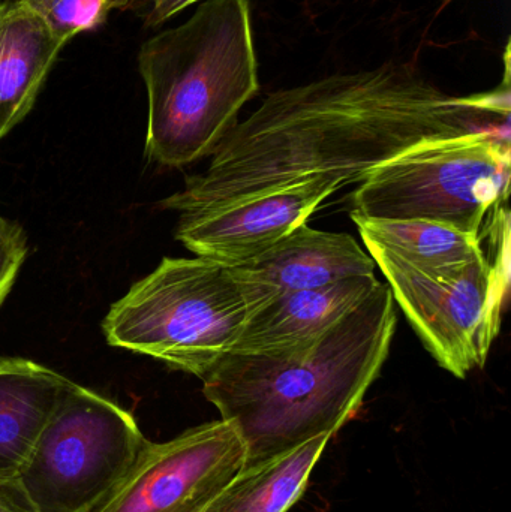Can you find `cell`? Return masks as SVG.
<instances>
[{
	"mask_svg": "<svg viewBox=\"0 0 511 512\" xmlns=\"http://www.w3.org/2000/svg\"><path fill=\"white\" fill-rule=\"evenodd\" d=\"M380 283L375 276L354 277L323 288L276 295L249 318L233 352L264 354L314 340Z\"/></svg>",
	"mask_w": 511,
	"mask_h": 512,
	"instance_id": "cell-11",
	"label": "cell"
},
{
	"mask_svg": "<svg viewBox=\"0 0 511 512\" xmlns=\"http://www.w3.org/2000/svg\"><path fill=\"white\" fill-rule=\"evenodd\" d=\"M65 45L23 3L0 2V140L30 113Z\"/></svg>",
	"mask_w": 511,
	"mask_h": 512,
	"instance_id": "cell-12",
	"label": "cell"
},
{
	"mask_svg": "<svg viewBox=\"0 0 511 512\" xmlns=\"http://www.w3.org/2000/svg\"><path fill=\"white\" fill-rule=\"evenodd\" d=\"M333 436L321 435L287 453L245 466L207 512H288L308 489Z\"/></svg>",
	"mask_w": 511,
	"mask_h": 512,
	"instance_id": "cell-14",
	"label": "cell"
},
{
	"mask_svg": "<svg viewBox=\"0 0 511 512\" xmlns=\"http://www.w3.org/2000/svg\"><path fill=\"white\" fill-rule=\"evenodd\" d=\"M269 300L236 265L204 256L164 258L111 306L102 331L114 348L203 379L234 351L249 318Z\"/></svg>",
	"mask_w": 511,
	"mask_h": 512,
	"instance_id": "cell-4",
	"label": "cell"
},
{
	"mask_svg": "<svg viewBox=\"0 0 511 512\" xmlns=\"http://www.w3.org/2000/svg\"><path fill=\"white\" fill-rule=\"evenodd\" d=\"M26 255L23 230L0 216V306L14 286Z\"/></svg>",
	"mask_w": 511,
	"mask_h": 512,
	"instance_id": "cell-17",
	"label": "cell"
},
{
	"mask_svg": "<svg viewBox=\"0 0 511 512\" xmlns=\"http://www.w3.org/2000/svg\"><path fill=\"white\" fill-rule=\"evenodd\" d=\"M69 379L26 358L0 360V478H17Z\"/></svg>",
	"mask_w": 511,
	"mask_h": 512,
	"instance_id": "cell-13",
	"label": "cell"
},
{
	"mask_svg": "<svg viewBox=\"0 0 511 512\" xmlns=\"http://www.w3.org/2000/svg\"><path fill=\"white\" fill-rule=\"evenodd\" d=\"M510 155V132H480L417 147L360 182L353 213L435 222L483 240L486 218L509 195Z\"/></svg>",
	"mask_w": 511,
	"mask_h": 512,
	"instance_id": "cell-5",
	"label": "cell"
},
{
	"mask_svg": "<svg viewBox=\"0 0 511 512\" xmlns=\"http://www.w3.org/2000/svg\"><path fill=\"white\" fill-rule=\"evenodd\" d=\"M270 297L375 276L377 264L353 236L300 225L257 258L236 265Z\"/></svg>",
	"mask_w": 511,
	"mask_h": 512,
	"instance_id": "cell-10",
	"label": "cell"
},
{
	"mask_svg": "<svg viewBox=\"0 0 511 512\" xmlns=\"http://www.w3.org/2000/svg\"><path fill=\"white\" fill-rule=\"evenodd\" d=\"M395 300L380 283L314 340L230 352L203 378V394L233 424L252 466L321 435L335 436L362 406L389 357ZM243 466V468H245Z\"/></svg>",
	"mask_w": 511,
	"mask_h": 512,
	"instance_id": "cell-2",
	"label": "cell"
},
{
	"mask_svg": "<svg viewBox=\"0 0 511 512\" xmlns=\"http://www.w3.org/2000/svg\"><path fill=\"white\" fill-rule=\"evenodd\" d=\"M203 0H131L129 8L146 27H158L174 15Z\"/></svg>",
	"mask_w": 511,
	"mask_h": 512,
	"instance_id": "cell-18",
	"label": "cell"
},
{
	"mask_svg": "<svg viewBox=\"0 0 511 512\" xmlns=\"http://www.w3.org/2000/svg\"><path fill=\"white\" fill-rule=\"evenodd\" d=\"M245 463V444L225 420L192 427L167 442L147 441L93 512H207Z\"/></svg>",
	"mask_w": 511,
	"mask_h": 512,
	"instance_id": "cell-8",
	"label": "cell"
},
{
	"mask_svg": "<svg viewBox=\"0 0 511 512\" xmlns=\"http://www.w3.org/2000/svg\"><path fill=\"white\" fill-rule=\"evenodd\" d=\"M365 246H377L423 270L461 267L485 252L482 240L428 221H387L351 213Z\"/></svg>",
	"mask_w": 511,
	"mask_h": 512,
	"instance_id": "cell-15",
	"label": "cell"
},
{
	"mask_svg": "<svg viewBox=\"0 0 511 512\" xmlns=\"http://www.w3.org/2000/svg\"><path fill=\"white\" fill-rule=\"evenodd\" d=\"M146 442L126 409L69 381L17 478L36 512H93Z\"/></svg>",
	"mask_w": 511,
	"mask_h": 512,
	"instance_id": "cell-6",
	"label": "cell"
},
{
	"mask_svg": "<svg viewBox=\"0 0 511 512\" xmlns=\"http://www.w3.org/2000/svg\"><path fill=\"white\" fill-rule=\"evenodd\" d=\"M0 512H36L18 478H0Z\"/></svg>",
	"mask_w": 511,
	"mask_h": 512,
	"instance_id": "cell-19",
	"label": "cell"
},
{
	"mask_svg": "<svg viewBox=\"0 0 511 512\" xmlns=\"http://www.w3.org/2000/svg\"><path fill=\"white\" fill-rule=\"evenodd\" d=\"M146 155L182 168L212 156L258 90L249 0H203L186 23L144 42Z\"/></svg>",
	"mask_w": 511,
	"mask_h": 512,
	"instance_id": "cell-3",
	"label": "cell"
},
{
	"mask_svg": "<svg viewBox=\"0 0 511 512\" xmlns=\"http://www.w3.org/2000/svg\"><path fill=\"white\" fill-rule=\"evenodd\" d=\"M41 18L54 38L63 44L89 30L98 29L114 9H128L131 0H18Z\"/></svg>",
	"mask_w": 511,
	"mask_h": 512,
	"instance_id": "cell-16",
	"label": "cell"
},
{
	"mask_svg": "<svg viewBox=\"0 0 511 512\" xmlns=\"http://www.w3.org/2000/svg\"><path fill=\"white\" fill-rule=\"evenodd\" d=\"M510 107V45L500 86L477 95H447L413 63L338 72L270 93L219 144L206 171L161 206L182 215L314 177L363 182L417 147L510 132Z\"/></svg>",
	"mask_w": 511,
	"mask_h": 512,
	"instance_id": "cell-1",
	"label": "cell"
},
{
	"mask_svg": "<svg viewBox=\"0 0 511 512\" xmlns=\"http://www.w3.org/2000/svg\"><path fill=\"white\" fill-rule=\"evenodd\" d=\"M423 346L447 372L467 378L485 366L501 330L510 285L509 239L498 254L449 270H423L366 246Z\"/></svg>",
	"mask_w": 511,
	"mask_h": 512,
	"instance_id": "cell-7",
	"label": "cell"
},
{
	"mask_svg": "<svg viewBox=\"0 0 511 512\" xmlns=\"http://www.w3.org/2000/svg\"><path fill=\"white\" fill-rule=\"evenodd\" d=\"M344 186L333 177H314L215 209L182 213L176 239L197 256L242 265L308 224L321 204Z\"/></svg>",
	"mask_w": 511,
	"mask_h": 512,
	"instance_id": "cell-9",
	"label": "cell"
}]
</instances>
